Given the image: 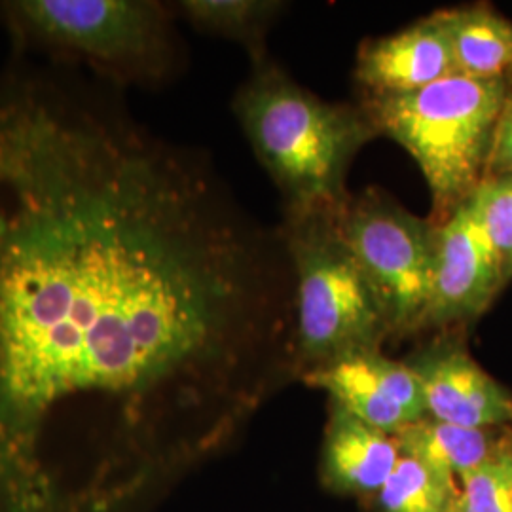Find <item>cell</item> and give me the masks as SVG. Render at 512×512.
Here are the masks:
<instances>
[{
	"instance_id": "15",
	"label": "cell",
	"mask_w": 512,
	"mask_h": 512,
	"mask_svg": "<svg viewBox=\"0 0 512 512\" xmlns=\"http://www.w3.org/2000/svg\"><path fill=\"white\" fill-rule=\"evenodd\" d=\"M458 495L454 476L401 456L382 490L368 501L372 512H454Z\"/></svg>"
},
{
	"instance_id": "6",
	"label": "cell",
	"mask_w": 512,
	"mask_h": 512,
	"mask_svg": "<svg viewBox=\"0 0 512 512\" xmlns=\"http://www.w3.org/2000/svg\"><path fill=\"white\" fill-rule=\"evenodd\" d=\"M338 226L384 319L389 342L425 334L437 224L410 213L384 190L365 188L351 194L338 213Z\"/></svg>"
},
{
	"instance_id": "16",
	"label": "cell",
	"mask_w": 512,
	"mask_h": 512,
	"mask_svg": "<svg viewBox=\"0 0 512 512\" xmlns=\"http://www.w3.org/2000/svg\"><path fill=\"white\" fill-rule=\"evenodd\" d=\"M454 512H512L511 435L494 458L459 480Z\"/></svg>"
},
{
	"instance_id": "19",
	"label": "cell",
	"mask_w": 512,
	"mask_h": 512,
	"mask_svg": "<svg viewBox=\"0 0 512 512\" xmlns=\"http://www.w3.org/2000/svg\"><path fill=\"white\" fill-rule=\"evenodd\" d=\"M511 454H512V431H511Z\"/></svg>"
},
{
	"instance_id": "11",
	"label": "cell",
	"mask_w": 512,
	"mask_h": 512,
	"mask_svg": "<svg viewBox=\"0 0 512 512\" xmlns=\"http://www.w3.org/2000/svg\"><path fill=\"white\" fill-rule=\"evenodd\" d=\"M399 459L401 450L391 435L330 401L319 459V480L327 492L370 499L382 490Z\"/></svg>"
},
{
	"instance_id": "14",
	"label": "cell",
	"mask_w": 512,
	"mask_h": 512,
	"mask_svg": "<svg viewBox=\"0 0 512 512\" xmlns=\"http://www.w3.org/2000/svg\"><path fill=\"white\" fill-rule=\"evenodd\" d=\"M285 6L277 0H181L173 12L200 33L238 42L255 61L268 55L266 33Z\"/></svg>"
},
{
	"instance_id": "5",
	"label": "cell",
	"mask_w": 512,
	"mask_h": 512,
	"mask_svg": "<svg viewBox=\"0 0 512 512\" xmlns=\"http://www.w3.org/2000/svg\"><path fill=\"white\" fill-rule=\"evenodd\" d=\"M342 211V209H340ZM340 211L285 215L296 281V382L313 368L389 342L384 319L338 226Z\"/></svg>"
},
{
	"instance_id": "1",
	"label": "cell",
	"mask_w": 512,
	"mask_h": 512,
	"mask_svg": "<svg viewBox=\"0 0 512 512\" xmlns=\"http://www.w3.org/2000/svg\"><path fill=\"white\" fill-rule=\"evenodd\" d=\"M281 224L126 92L0 67V512H154L296 382Z\"/></svg>"
},
{
	"instance_id": "9",
	"label": "cell",
	"mask_w": 512,
	"mask_h": 512,
	"mask_svg": "<svg viewBox=\"0 0 512 512\" xmlns=\"http://www.w3.org/2000/svg\"><path fill=\"white\" fill-rule=\"evenodd\" d=\"M298 382L325 391L332 403L391 437L427 418L416 376L403 361L389 359L382 349L340 357L306 372Z\"/></svg>"
},
{
	"instance_id": "18",
	"label": "cell",
	"mask_w": 512,
	"mask_h": 512,
	"mask_svg": "<svg viewBox=\"0 0 512 512\" xmlns=\"http://www.w3.org/2000/svg\"><path fill=\"white\" fill-rule=\"evenodd\" d=\"M488 177H512V90L495 128L486 179Z\"/></svg>"
},
{
	"instance_id": "4",
	"label": "cell",
	"mask_w": 512,
	"mask_h": 512,
	"mask_svg": "<svg viewBox=\"0 0 512 512\" xmlns=\"http://www.w3.org/2000/svg\"><path fill=\"white\" fill-rule=\"evenodd\" d=\"M512 78L454 74L416 92L368 95L361 107L378 129L414 158L433 198V222L473 198L488 173Z\"/></svg>"
},
{
	"instance_id": "3",
	"label": "cell",
	"mask_w": 512,
	"mask_h": 512,
	"mask_svg": "<svg viewBox=\"0 0 512 512\" xmlns=\"http://www.w3.org/2000/svg\"><path fill=\"white\" fill-rule=\"evenodd\" d=\"M171 6L154 0H2L10 54L76 69L126 92L183 67Z\"/></svg>"
},
{
	"instance_id": "12",
	"label": "cell",
	"mask_w": 512,
	"mask_h": 512,
	"mask_svg": "<svg viewBox=\"0 0 512 512\" xmlns=\"http://www.w3.org/2000/svg\"><path fill=\"white\" fill-rule=\"evenodd\" d=\"M509 429H473L421 418L403 427L393 439L401 456L427 463L461 480L494 458L509 440Z\"/></svg>"
},
{
	"instance_id": "7",
	"label": "cell",
	"mask_w": 512,
	"mask_h": 512,
	"mask_svg": "<svg viewBox=\"0 0 512 512\" xmlns=\"http://www.w3.org/2000/svg\"><path fill=\"white\" fill-rule=\"evenodd\" d=\"M437 224L431 306L425 332L465 329L509 283L475 200Z\"/></svg>"
},
{
	"instance_id": "8",
	"label": "cell",
	"mask_w": 512,
	"mask_h": 512,
	"mask_svg": "<svg viewBox=\"0 0 512 512\" xmlns=\"http://www.w3.org/2000/svg\"><path fill=\"white\" fill-rule=\"evenodd\" d=\"M403 363L420 384L427 418L473 429L512 427V393L476 363L463 329L435 332Z\"/></svg>"
},
{
	"instance_id": "2",
	"label": "cell",
	"mask_w": 512,
	"mask_h": 512,
	"mask_svg": "<svg viewBox=\"0 0 512 512\" xmlns=\"http://www.w3.org/2000/svg\"><path fill=\"white\" fill-rule=\"evenodd\" d=\"M232 110L258 164L274 181L285 215L340 211L349 167L378 129L361 105L329 103L306 90L270 55L251 61Z\"/></svg>"
},
{
	"instance_id": "13",
	"label": "cell",
	"mask_w": 512,
	"mask_h": 512,
	"mask_svg": "<svg viewBox=\"0 0 512 512\" xmlns=\"http://www.w3.org/2000/svg\"><path fill=\"white\" fill-rule=\"evenodd\" d=\"M446 12L456 71L469 78H512V21L490 6Z\"/></svg>"
},
{
	"instance_id": "10",
	"label": "cell",
	"mask_w": 512,
	"mask_h": 512,
	"mask_svg": "<svg viewBox=\"0 0 512 512\" xmlns=\"http://www.w3.org/2000/svg\"><path fill=\"white\" fill-rule=\"evenodd\" d=\"M454 74L458 71L444 10L395 35L368 38L355 61V80L368 95L416 92Z\"/></svg>"
},
{
	"instance_id": "17",
	"label": "cell",
	"mask_w": 512,
	"mask_h": 512,
	"mask_svg": "<svg viewBox=\"0 0 512 512\" xmlns=\"http://www.w3.org/2000/svg\"><path fill=\"white\" fill-rule=\"evenodd\" d=\"M507 281L512 279V177H488L473 194Z\"/></svg>"
}]
</instances>
